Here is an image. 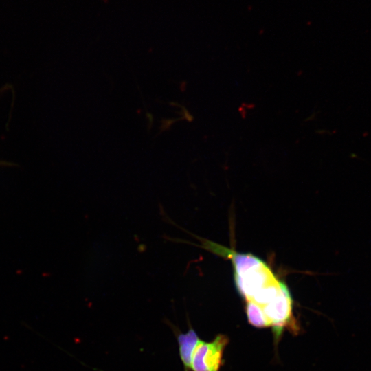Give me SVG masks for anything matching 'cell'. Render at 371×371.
Segmentation results:
<instances>
[{
	"instance_id": "obj_1",
	"label": "cell",
	"mask_w": 371,
	"mask_h": 371,
	"mask_svg": "<svg viewBox=\"0 0 371 371\" xmlns=\"http://www.w3.org/2000/svg\"><path fill=\"white\" fill-rule=\"evenodd\" d=\"M185 232L197 238L201 245L185 240L183 243L193 244L231 261L236 289L247 302L254 303L263 309L289 292L285 283L260 258L249 253H239L187 230Z\"/></svg>"
},
{
	"instance_id": "obj_2",
	"label": "cell",
	"mask_w": 371,
	"mask_h": 371,
	"mask_svg": "<svg viewBox=\"0 0 371 371\" xmlns=\"http://www.w3.org/2000/svg\"><path fill=\"white\" fill-rule=\"evenodd\" d=\"M228 343L225 335H218L210 342L200 341L192 357V371H219L224 348Z\"/></svg>"
},
{
	"instance_id": "obj_3",
	"label": "cell",
	"mask_w": 371,
	"mask_h": 371,
	"mask_svg": "<svg viewBox=\"0 0 371 371\" xmlns=\"http://www.w3.org/2000/svg\"><path fill=\"white\" fill-rule=\"evenodd\" d=\"M177 338L181 360L185 370L189 371L191 368L193 352L201 339L192 328H190L184 333H179Z\"/></svg>"
},
{
	"instance_id": "obj_4",
	"label": "cell",
	"mask_w": 371,
	"mask_h": 371,
	"mask_svg": "<svg viewBox=\"0 0 371 371\" xmlns=\"http://www.w3.org/2000/svg\"><path fill=\"white\" fill-rule=\"evenodd\" d=\"M246 313L249 324L258 328L270 327L262 309L257 304L252 302H247Z\"/></svg>"
},
{
	"instance_id": "obj_5",
	"label": "cell",
	"mask_w": 371,
	"mask_h": 371,
	"mask_svg": "<svg viewBox=\"0 0 371 371\" xmlns=\"http://www.w3.org/2000/svg\"><path fill=\"white\" fill-rule=\"evenodd\" d=\"M12 164L10 163H8L7 161H0V166H11Z\"/></svg>"
}]
</instances>
